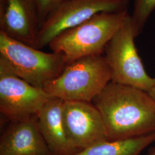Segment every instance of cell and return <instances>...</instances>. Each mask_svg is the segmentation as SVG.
<instances>
[{
    "label": "cell",
    "instance_id": "cell-7",
    "mask_svg": "<svg viewBox=\"0 0 155 155\" xmlns=\"http://www.w3.org/2000/svg\"><path fill=\"white\" fill-rule=\"evenodd\" d=\"M51 98L43 89L18 77L0 57V112L4 116L16 121L36 116Z\"/></svg>",
    "mask_w": 155,
    "mask_h": 155
},
{
    "label": "cell",
    "instance_id": "cell-11",
    "mask_svg": "<svg viewBox=\"0 0 155 155\" xmlns=\"http://www.w3.org/2000/svg\"><path fill=\"white\" fill-rule=\"evenodd\" d=\"M64 101L52 97L38 113L39 128L53 155L77 153L67 137L63 118Z\"/></svg>",
    "mask_w": 155,
    "mask_h": 155
},
{
    "label": "cell",
    "instance_id": "cell-2",
    "mask_svg": "<svg viewBox=\"0 0 155 155\" xmlns=\"http://www.w3.org/2000/svg\"><path fill=\"white\" fill-rule=\"evenodd\" d=\"M128 15L127 10L97 13L59 34L48 45L52 52L64 56L67 63L89 56L103 55Z\"/></svg>",
    "mask_w": 155,
    "mask_h": 155
},
{
    "label": "cell",
    "instance_id": "cell-8",
    "mask_svg": "<svg viewBox=\"0 0 155 155\" xmlns=\"http://www.w3.org/2000/svg\"><path fill=\"white\" fill-rule=\"evenodd\" d=\"M63 118L67 137L78 151L109 140L102 117L92 102L64 101Z\"/></svg>",
    "mask_w": 155,
    "mask_h": 155
},
{
    "label": "cell",
    "instance_id": "cell-1",
    "mask_svg": "<svg viewBox=\"0 0 155 155\" xmlns=\"http://www.w3.org/2000/svg\"><path fill=\"white\" fill-rule=\"evenodd\" d=\"M92 103L101 114L109 140L155 132V101L146 91L111 81Z\"/></svg>",
    "mask_w": 155,
    "mask_h": 155
},
{
    "label": "cell",
    "instance_id": "cell-5",
    "mask_svg": "<svg viewBox=\"0 0 155 155\" xmlns=\"http://www.w3.org/2000/svg\"><path fill=\"white\" fill-rule=\"evenodd\" d=\"M137 38L128 15L121 27L106 45L104 55L112 82L148 91L153 78L146 72L134 43Z\"/></svg>",
    "mask_w": 155,
    "mask_h": 155
},
{
    "label": "cell",
    "instance_id": "cell-12",
    "mask_svg": "<svg viewBox=\"0 0 155 155\" xmlns=\"http://www.w3.org/2000/svg\"><path fill=\"white\" fill-rule=\"evenodd\" d=\"M155 141V132L132 139L97 142L72 155H140Z\"/></svg>",
    "mask_w": 155,
    "mask_h": 155
},
{
    "label": "cell",
    "instance_id": "cell-9",
    "mask_svg": "<svg viewBox=\"0 0 155 155\" xmlns=\"http://www.w3.org/2000/svg\"><path fill=\"white\" fill-rule=\"evenodd\" d=\"M40 22L33 0H0V32L35 47Z\"/></svg>",
    "mask_w": 155,
    "mask_h": 155
},
{
    "label": "cell",
    "instance_id": "cell-6",
    "mask_svg": "<svg viewBox=\"0 0 155 155\" xmlns=\"http://www.w3.org/2000/svg\"><path fill=\"white\" fill-rule=\"evenodd\" d=\"M128 5L129 0H64L40 26L35 48H43L59 34L97 13L124 11Z\"/></svg>",
    "mask_w": 155,
    "mask_h": 155
},
{
    "label": "cell",
    "instance_id": "cell-16",
    "mask_svg": "<svg viewBox=\"0 0 155 155\" xmlns=\"http://www.w3.org/2000/svg\"><path fill=\"white\" fill-rule=\"evenodd\" d=\"M147 155H155V146L150 149Z\"/></svg>",
    "mask_w": 155,
    "mask_h": 155
},
{
    "label": "cell",
    "instance_id": "cell-13",
    "mask_svg": "<svg viewBox=\"0 0 155 155\" xmlns=\"http://www.w3.org/2000/svg\"><path fill=\"white\" fill-rule=\"evenodd\" d=\"M155 9V0H134L131 20L135 34L137 37L142 32L150 15Z\"/></svg>",
    "mask_w": 155,
    "mask_h": 155
},
{
    "label": "cell",
    "instance_id": "cell-4",
    "mask_svg": "<svg viewBox=\"0 0 155 155\" xmlns=\"http://www.w3.org/2000/svg\"><path fill=\"white\" fill-rule=\"evenodd\" d=\"M0 57L18 77L41 89L60 75L68 63L61 54L45 52L1 32Z\"/></svg>",
    "mask_w": 155,
    "mask_h": 155
},
{
    "label": "cell",
    "instance_id": "cell-3",
    "mask_svg": "<svg viewBox=\"0 0 155 155\" xmlns=\"http://www.w3.org/2000/svg\"><path fill=\"white\" fill-rule=\"evenodd\" d=\"M111 81L104 55L89 56L68 63L60 75L43 89L50 97L65 101L92 102Z\"/></svg>",
    "mask_w": 155,
    "mask_h": 155
},
{
    "label": "cell",
    "instance_id": "cell-10",
    "mask_svg": "<svg viewBox=\"0 0 155 155\" xmlns=\"http://www.w3.org/2000/svg\"><path fill=\"white\" fill-rule=\"evenodd\" d=\"M11 122L0 138V155H53L40 130L37 116Z\"/></svg>",
    "mask_w": 155,
    "mask_h": 155
},
{
    "label": "cell",
    "instance_id": "cell-15",
    "mask_svg": "<svg viewBox=\"0 0 155 155\" xmlns=\"http://www.w3.org/2000/svg\"><path fill=\"white\" fill-rule=\"evenodd\" d=\"M147 93L155 101V77L153 78V83L152 86Z\"/></svg>",
    "mask_w": 155,
    "mask_h": 155
},
{
    "label": "cell",
    "instance_id": "cell-14",
    "mask_svg": "<svg viewBox=\"0 0 155 155\" xmlns=\"http://www.w3.org/2000/svg\"><path fill=\"white\" fill-rule=\"evenodd\" d=\"M64 0H33L40 22V28L45 19Z\"/></svg>",
    "mask_w": 155,
    "mask_h": 155
}]
</instances>
